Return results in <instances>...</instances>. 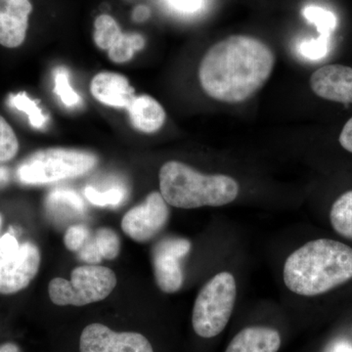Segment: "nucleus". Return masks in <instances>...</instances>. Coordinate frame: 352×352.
<instances>
[{"instance_id": "nucleus-1", "label": "nucleus", "mask_w": 352, "mask_h": 352, "mask_svg": "<svg viewBox=\"0 0 352 352\" xmlns=\"http://www.w3.org/2000/svg\"><path fill=\"white\" fill-rule=\"evenodd\" d=\"M275 66L272 50L254 36H231L212 45L201 59L204 91L223 103H242L265 85Z\"/></svg>"}, {"instance_id": "nucleus-2", "label": "nucleus", "mask_w": 352, "mask_h": 352, "mask_svg": "<svg viewBox=\"0 0 352 352\" xmlns=\"http://www.w3.org/2000/svg\"><path fill=\"white\" fill-rule=\"evenodd\" d=\"M283 279L296 295H323L352 279V248L331 239L310 241L285 261Z\"/></svg>"}, {"instance_id": "nucleus-3", "label": "nucleus", "mask_w": 352, "mask_h": 352, "mask_svg": "<svg viewBox=\"0 0 352 352\" xmlns=\"http://www.w3.org/2000/svg\"><path fill=\"white\" fill-rule=\"evenodd\" d=\"M160 190L168 205L184 210L222 207L238 197V182L226 175H203L182 162L164 164L159 173Z\"/></svg>"}, {"instance_id": "nucleus-4", "label": "nucleus", "mask_w": 352, "mask_h": 352, "mask_svg": "<svg viewBox=\"0 0 352 352\" xmlns=\"http://www.w3.org/2000/svg\"><path fill=\"white\" fill-rule=\"evenodd\" d=\"M98 159L83 150L50 148L32 153L16 171L23 184L41 185L78 177L94 170Z\"/></svg>"}, {"instance_id": "nucleus-5", "label": "nucleus", "mask_w": 352, "mask_h": 352, "mask_svg": "<svg viewBox=\"0 0 352 352\" xmlns=\"http://www.w3.org/2000/svg\"><path fill=\"white\" fill-rule=\"evenodd\" d=\"M237 286L230 272L214 275L197 296L192 325L197 335L205 339L217 337L226 329L235 307Z\"/></svg>"}, {"instance_id": "nucleus-6", "label": "nucleus", "mask_w": 352, "mask_h": 352, "mask_svg": "<svg viewBox=\"0 0 352 352\" xmlns=\"http://www.w3.org/2000/svg\"><path fill=\"white\" fill-rule=\"evenodd\" d=\"M116 286L117 276L112 270L98 264H87L72 271L71 280H51L48 294L51 302L60 307H83L105 300Z\"/></svg>"}, {"instance_id": "nucleus-7", "label": "nucleus", "mask_w": 352, "mask_h": 352, "mask_svg": "<svg viewBox=\"0 0 352 352\" xmlns=\"http://www.w3.org/2000/svg\"><path fill=\"white\" fill-rule=\"evenodd\" d=\"M1 226L0 214V229ZM41 261L34 243H20L11 233L0 236V294L13 295L27 288L38 274Z\"/></svg>"}, {"instance_id": "nucleus-8", "label": "nucleus", "mask_w": 352, "mask_h": 352, "mask_svg": "<svg viewBox=\"0 0 352 352\" xmlns=\"http://www.w3.org/2000/svg\"><path fill=\"white\" fill-rule=\"evenodd\" d=\"M191 250V242L182 237H166L152 250V263L157 286L166 294H175L184 282L182 261Z\"/></svg>"}, {"instance_id": "nucleus-9", "label": "nucleus", "mask_w": 352, "mask_h": 352, "mask_svg": "<svg viewBox=\"0 0 352 352\" xmlns=\"http://www.w3.org/2000/svg\"><path fill=\"white\" fill-rule=\"evenodd\" d=\"M170 219L168 204L161 192H152L145 201L124 214L122 229L132 240L149 242L161 232Z\"/></svg>"}, {"instance_id": "nucleus-10", "label": "nucleus", "mask_w": 352, "mask_h": 352, "mask_svg": "<svg viewBox=\"0 0 352 352\" xmlns=\"http://www.w3.org/2000/svg\"><path fill=\"white\" fill-rule=\"evenodd\" d=\"M80 352H154L144 336L135 332H115L100 323L83 329Z\"/></svg>"}, {"instance_id": "nucleus-11", "label": "nucleus", "mask_w": 352, "mask_h": 352, "mask_svg": "<svg viewBox=\"0 0 352 352\" xmlns=\"http://www.w3.org/2000/svg\"><path fill=\"white\" fill-rule=\"evenodd\" d=\"M94 43L102 50L108 51L113 63L129 61L136 51L143 50L144 38L139 34H122L117 21L112 16H98L94 22Z\"/></svg>"}, {"instance_id": "nucleus-12", "label": "nucleus", "mask_w": 352, "mask_h": 352, "mask_svg": "<svg viewBox=\"0 0 352 352\" xmlns=\"http://www.w3.org/2000/svg\"><path fill=\"white\" fill-rule=\"evenodd\" d=\"M310 87L326 100L352 104V68L339 64L321 67L312 74Z\"/></svg>"}, {"instance_id": "nucleus-13", "label": "nucleus", "mask_w": 352, "mask_h": 352, "mask_svg": "<svg viewBox=\"0 0 352 352\" xmlns=\"http://www.w3.org/2000/svg\"><path fill=\"white\" fill-rule=\"evenodd\" d=\"M32 11L30 0H0V45L7 48L22 45Z\"/></svg>"}, {"instance_id": "nucleus-14", "label": "nucleus", "mask_w": 352, "mask_h": 352, "mask_svg": "<svg viewBox=\"0 0 352 352\" xmlns=\"http://www.w3.org/2000/svg\"><path fill=\"white\" fill-rule=\"evenodd\" d=\"M90 92L97 101L113 108L127 109L135 98L126 76L111 72L97 74L90 82Z\"/></svg>"}, {"instance_id": "nucleus-15", "label": "nucleus", "mask_w": 352, "mask_h": 352, "mask_svg": "<svg viewBox=\"0 0 352 352\" xmlns=\"http://www.w3.org/2000/svg\"><path fill=\"white\" fill-rule=\"evenodd\" d=\"M281 336L275 329L252 326L243 329L231 340L226 352H277Z\"/></svg>"}, {"instance_id": "nucleus-16", "label": "nucleus", "mask_w": 352, "mask_h": 352, "mask_svg": "<svg viewBox=\"0 0 352 352\" xmlns=\"http://www.w3.org/2000/svg\"><path fill=\"white\" fill-rule=\"evenodd\" d=\"M127 111L132 126L143 133H155L166 122V115L163 106L149 95L135 97Z\"/></svg>"}, {"instance_id": "nucleus-17", "label": "nucleus", "mask_w": 352, "mask_h": 352, "mask_svg": "<svg viewBox=\"0 0 352 352\" xmlns=\"http://www.w3.org/2000/svg\"><path fill=\"white\" fill-rule=\"evenodd\" d=\"M120 252V240L113 229L103 227L97 229L94 235L90 236L85 245L78 252L80 261L87 264L97 265L103 259L113 261Z\"/></svg>"}, {"instance_id": "nucleus-18", "label": "nucleus", "mask_w": 352, "mask_h": 352, "mask_svg": "<svg viewBox=\"0 0 352 352\" xmlns=\"http://www.w3.org/2000/svg\"><path fill=\"white\" fill-rule=\"evenodd\" d=\"M45 207L53 214L78 215L85 210V203L73 190L56 189L51 192L45 201Z\"/></svg>"}, {"instance_id": "nucleus-19", "label": "nucleus", "mask_w": 352, "mask_h": 352, "mask_svg": "<svg viewBox=\"0 0 352 352\" xmlns=\"http://www.w3.org/2000/svg\"><path fill=\"white\" fill-rule=\"evenodd\" d=\"M330 221L336 232L352 240V190L342 194L333 204Z\"/></svg>"}, {"instance_id": "nucleus-20", "label": "nucleus", "mask_w": 352, "mask_h": 352, "mask_svg": "<svg viewBox=\"0 0 352 352\" xmlns=\"http://www.w3.org/2000/svg\"><path fill=\"white\" fill-rule=\"evenodd\" d=\"M302 14L308 22L315 25L319 36L331 38L337 29V17L327 9L318 6H307L303 9Z\"/></svg>"}, {"instance_id": "nucleus-21", "label": "nucleus", "mask_w": 352, "mask_h": 352, "mask_svg": "<svg viewBox=\"0 0 352 352\" xmlns=\"http://www.w3.org/2000/svg\"><path fill=\"white\" fill-rule=\"evenodd\" d=\"M9 104L11 107L17 109L18 111L25 113L29 118L30 124L34 129H41L45 126L47 118L44 116L38 104L32 100L25 92H20L16 95H11L9 98Z\"/></svg>"}, {"instance_id": "nucleus-22", "label": "nucleus", "mask_w": 352, "mask_h": 352, "mask_svg": "<svg viewBox=\"0 0 352 352\" xmlns=\"http://www.w3.org/2000/svg\"><path fill=\"white\" fill-rule=\"evenodd\" d=\"M54 92L63 102L65 106L69 108L76 107L82 103V98L76 94L71 83L69 82V73L66 69L57 68L54 74Z\"/></svg>"}, {"instance_id": "nucleus-23", "label": "nucleus", "mask_w": 352, "mask_h": 352, "mask_svg": "<svg viewBox=\"0 0 352 352\" xmlns=\"http://www.w3.org/2000/svg\"><path fill=\"white\" fill-rule=\"evenodd\" d=\"M19 151V141L12 127L0 116V163L10 161Z\"/></svg>"}, {"instance_id": "nucleus-24", "label": "nucleus", "mask_w": 352, "mask_h": 352, "mask_svg": "<svg viewBox=\"0 0 352 352\" xmlns=\"http://www.w3.org/2000/svg\"><path fill=\"white\" fill-rule=\"evenodd\" d=\"M331 38H324L319 36L318 38L305 41L300 43L298 52L300 56L310 61H318L327 56L330 51Z\"/></svg>"}, {"instance_id": "nucleus-25", "label": "nucleus", "mask_w": 352, "mask_h": 352, "mask_svg": "<svg viewBox=\"0 0 352 352\" xmlns=\"http://www.w3.org/2000/svg\"><path fill=\"white\" fill-rule=\"evenodd\" d=\"M85 196L88 201L98 207H107L113 206L117 207L124 199V190L120 188H112L107 191L99 192L92 187L88 186L85 189Z\"/></svg>"}, {"instance_id": "nucleus-26", "label": "nucleus", "mask_w": 352, "mask_h": 352, "mask_svg": "<svg viewBox=\"0 0 352 352\" xmlns=\"http://www.w3.org/2000/svg\"><path fill=\"white\" fill-rule=\"evenodd\" d=\"M89 228L82 224L69 226L64 235V244L71 252H78L89 239Z\"/></svg>"}, {"instance_id": "nucleus-27", "label": "nucleus", "mask_w": 352, "mask_h": 352, "mask_svg": "<svg viewBox=\"0 0 352 352\" xmlns=\"http://www.w3.org/2000/svg\"><path fill=\"white\" fill-rule=\"evenodd\" d=\"M175 10L183 13H195L203 8L205 0H168Z\"/></svg>"}, {"instance_id": "nucleus-28", "label": "nucleus", "mask_w": 352, "mask_h": 352, "mask_svg": "<svg viewBox=\"0 0 352 352\" xmlns=\"http://www.w3.org/2000/svg\"><path fill=\"white\" fill-rule=\"evenodd\" d=\"M324 352H352V342L344 338H338L326 346Z\"/></svg>"}, {"instance_id": "nucleus-29", "label": "nucleus", "mask_w": 352, "mask_h": 352, "mask_svg": "<svg viewBox=\"0 0 352 352\" xmlns=\"http://www.w3.org/2000/svg\"><path fill=\"white\" fill-rule=\"evenodd\" d=\"M339 141L344 149L352 153V118L344 124V129L340 132Z\"/></svg>"}, {"instance_id": "nucleus-30", "label": "nucleus", "mask_w": 352, "mask_h": 352, "mask_svg": "<svg viewBox=\"0 0 352 352\" xmlns=\"http://www.w3.org/2000/svg\"><path fill=\"white\" fill-rule=\"evenodd\" d=\"M150 10L146 6H138L133 12V19L138 22H143L149 17Z\"/></svg>"}, {"instance_id": "nucleus-31", "label": "nucleus", "mask_w": 352, "mask_h": 352, "mask_svg": "<svg viewBox=\"0 0 352 352\" xmlns=\"http://www.w3.org/2000/svg\"><path fill=\"white\" fill-rule=\"evenodd\" d=\"M0 352H22L19 346L13 342H6L0 346Z\"/></svg>"}, {"instance_id": "nucleus-32", "label": "nucleus", "mask_w": 352, "mask_h": 352, "mask_svg": "<svg viewBox=\"0 0 352 352\" xmlns=\"http://www.w3.org/2000/svg\"><path fill=\"white\" fill-rule=\"evenodd\" d=\"M7 178H8V173H7L6 168L0 166V182H6Z\"/></svg>"}]
</instances>
